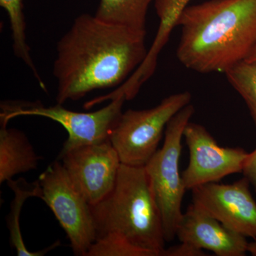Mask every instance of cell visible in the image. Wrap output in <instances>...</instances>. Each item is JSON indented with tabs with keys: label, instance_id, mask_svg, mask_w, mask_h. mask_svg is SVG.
Returning <instances> with one entry per match:
<instances>
[{
	"label": "cell",
	"instance_id": "13",
	"mask_svg": "<svg viewBox=\"0 0 256 256\" xmlns=\"http://www.w3.org/2000/svg\"><path fill=\"white\" fill-rule=\"evenodd\" d=\"M8 182V186L14 192V198L11 204V210L8 215L6 222L9 229L10 242L16 250L18 256H43L50 250L60 246V242H55L50 247L37 252L28 250L25 246L20 229V213L24 203L30 197L41 198L42 188L40 181L28 183L24 178L18 180H10Z\"/></svg>",
	"mask_w": 256,
	"mask_h": 256
},
{
	"label": "cell",
	"instance_id": "1",
	"mask_svg": "<svg viewBox=\"0 0 256 256\" xmlns=\"http://www.w3.org/2000/svg\"><path fill=\"white\" fill-rule=\"evenodd\" d=\"M146 34L96 15L76 18L57 44L53 68L57 104L122 85L146 58Z\"/></svg>",
	"mask_w": 256,
	"mask_h": 256
},
{
	"label": "cell",
	"instance_id": "10",
	"mask_svg": "<svg viewBox=\"0 0 256 256\" xmlns=\"http://www.w3.org/2000/svg\"><path fill=\"white\" fill-rule=\"evenodd\" d=\"M245 176L229 184L212 182L192 190V203L227 228L256 240V202Z\"/></svg>",
	"mask_w": 256,
	"mask_h": 256
},
{
	"label": "cell",
	"instance_id": "5",
	"mask_svg": "<svg viewBox=\"0 0 256 256\" xmlns=\"http://www.w3.org/2000/svg\"><path fill=\"white\" fill-rule=\"evenodd\" d=\"M191 100L190 92H178L165 98L152 108L122 112L110 136L121 163L146 166L158 150L170 121Z\"/></svg>",
	"mask_w": 256,
	"mask_h": 256
},
{
	"label": "cell",
	"instance_id": "17",
	"mask_svg": "<svg viewBox=\"0 0 256 256\" xmlns=\"http://www.w3.org/2000/svg\"><path fill=\"white\" fill-rule=\"evenodd\" d=\"M206 256L202 250L195 248L183 244L175 246L165 248L164 256Z\"/></svg>",
	"mask_w": 256,
	"mask_h": 256
},
{
	"label": "cell",
	"instance_id": "15",
	"mask_svg": "<svg viewBox=\"0 0 256 256\" xmlns=\"http://www.w3.org/2000/svg\"><path fill=\"white\" fill-rule=\"evenodd\" d=\"M24 0H0V6L6 12L9 18L12 37V48L14 55L22 60L32 70L34 76L43 89L44 82L40 77L30 53V47L26 40V24L24 14Z\"/></svg>",
	"mask_w": 256,
	"mask_h": 256
},
{
	"label": "cell",
	"instance_id": "6",
	"mask_svg": "<svg viewBox=\"0 0 256 256\" xmlns=\"http://www.w3.org/2000/svg\"><path fill=\"white\" fill-rule=\"evenodd\" d=\"M126 99L121 96L94 112H82L68 110L62 104L44 106L38 101L6 100L2 102L0 122L8 124L10 120L20 116H40L58 122L68 132L63 148L110 140L112 128L121 114Z\"/></svg>",
	"mask_w": 256,
	"mask_h": 256
},
{
	"label": "cell",
	"instance_id": "16",
	"mask_svg": "<svg viewBox=\"0 0 256 256\" xmlns=\"http://www.w3.org/2000/svg\"><path fill=\"white\" fill-rule=\"evenodd\" d=\"M225 74L230 85L245 101L256 124V62L244 60Z\"/></svg>",
	"mask_w": 256,
	"mask_h": 256
},
{
	"label": "cell",
	"instance_id": "19",
	"mask_svg": "<svg viewBox=\"0 0 256 256\" xmlns=\"http://www.w3.org/2000/svg\"><path fill=\"white\" fill-rule=\"evenodd\" d=\"M248 252H250L252 256H256V240H254L252 242H249Z\"/></svg>",
	"mask_w": 256,
	"mask_h": 256
},
{
	"label": "cell",
	"instance_id": "20",
	"mask_svg": "<svg viewBox=\"0 0 256 256\" xmlns=\"http://www.w3.org/2000/svg\"><path fill=\"white\" fill-rule=\"evenodd\" d=\"M245 60L248 62H256V46L254 47V50H252V52H250V54L248 56L246 60Z\"/></svg>",
	"mask_w": 256,
	"mask_h": 256
},
{
	"label": "cell",
	"instance_id": "12",
	"mask_svg": "<svg viewBox=\"0 0 256 256\" xmlns=\"http://www.w3.org/2000/svg\"><path fill=\"white\" fill-rule=\"evenodd\" d=\"M38 156L26 134L1 124L0 129V183L12 180L22 173L36 170Z\"/></svg>",
	"mask_w": 256,
	"mask_h": 256
},
{
	"label": "cell",
	"instance_id": "2",
	"mask_svg": "<svg viewBox=\"0 0 256 256\" xmlns=\"http://www.w3.org/2000/svg\"><path fill=\"white\" fill-rule=\"evenodd\" d=\"M92 210L96 240L87 256H164L161 213L144 166L121 164L114 190Z\"/></svg>",
	"mask_w": 256,
	"mask_h": 256
},
{
	"label": "cell",
	"instance_id": "14",
	"mask_svg": "<svg viewBox=\"0 0 256 256\" xmlns=\"http://www.w3.org/2000/svg\"><path fill=\"white\" fill-rule=\"evenodd\" d=\"M154 0H100L96 16L107 22L146 31V14Z\"/></svg>",
	"mask_w": 256,
	"mask_h": 256
},
{
	"label": "cell",
	"instance_id": "9",
	"mask_svg": "<svg viewBox=\"0 0 256 256\" xmlns=\"http://www.w3.org/2000/svg\"><path fill=\"white\" fill-rule=\"evenodd\" d=\"M184 138L190 151L188 168L182 173L186 190L242 173L248 154L245 150L220 146L204 126L194 122L186 124Z\"/></svg>",
	"mask_w": 256,
	"mask_h": 256
},
{
	"label": "cell",
	"instance_id": "18",
	"mask_svg": "<svg viewBox=\"0 0 256 256\" xmlns=\"http://www.w3.org/2000/svg\"><path fill=\"white\" fill-rule=\"evenodd\" d=\"M242 173L250 182L256 193V148L252 152L248 154L242 168Z\"/></svg>",
	"mask_w": 256,
	"mask_h": 256
},
{
	"label": "cell",
	"instance_id": "3",
	"mask_svg": "<svg viewBox=\"0 0 256 256\" xmlns=\"http://www.w3.org/2000/svg\"><path fill=\"white\" fill-rule=\"evenodd\" d=\"M176 56L200 74L227 70L256 45V0H210L185 8Z\"/></svg>",
	"mask_w": 256,
	"mask_h": 256
},
{
	"label": "cell",
	"instance_id": "8",
	"mask_svg": "<svg viewBox=\"0 0 256 256\" xmlns=\"http://www.w3.org/2000/svg\"><path fill=\"white\" fill-rule=\"evenodd\" d=\"M58 160L90 206L110 194L122 164L110 140L63 148Z\"/></svg>",
	"mask_w": 256,
	"mask_h": 256
},
{
	"label": "cell",
	"instance_id": "7",
	"mask_svg": "<svg viewBox=\"0 0 256 256\" xmlns=\"http://www.w3.org/2000/svg\"><path fill=\"white\" fill-rule=\"evenodd\" d=\"M41 200L52 210L70 242L74 255L87 256L96 240L92 206L74 186L60 160L38 178Z\"/></svg>",
	"mask_w": 256,
	"mask_h": 256
},
{
	"label": "cell",
	"instance_id": "11",
	"mask_svg": "<svg viewBox=\"0 0 256 256\" xmlns=\"http://www.w3.org/2000/svg\"><path fill=\"white\" fill-rule=\"evenodd\" d=\"M176 237L183 244L217 256H244L248 252L246 237L227 228L193 203L183 213Z\"/></svg>",
	"mask_w": 256,
	"mask_h": 256
},
{
	"label": "cell",
	"instance_id": "4",
	"mask_svg": "<svg viewBox=\"0 0 256 256\" xmlns=\"http://www.w3.org/2000/svg\"><path fill=\"white\" fill-rule=\"evenodd\" d=\"M194 111L190 104L175 114L165 130L162 148L144 166L161 213L166 242H172L176 236L178 224L183 216L182 204L188 190L180 172L182 140L185 127Z\"/></svg>",
	"mask_w": 256,
	"mask_h": 256
}]
</instances>
